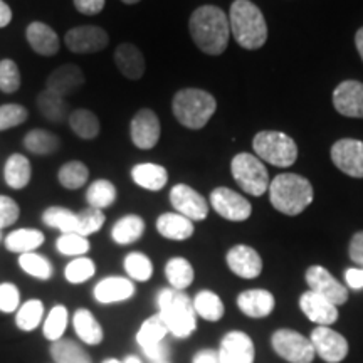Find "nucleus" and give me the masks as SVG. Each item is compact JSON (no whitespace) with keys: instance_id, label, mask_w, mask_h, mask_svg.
I'll use <instances>...</instances> for the list:
<instances>
[{"instance_id":"0eeeda50","label":"nucleus","mask_w":363,"mask_h":363,"mask_svg":"<svg viewBox=\"0 0 363 363\" xmlns=\"http://www.w3.org/2000/svg\"><path fill=\"white\" fill-rule=\"evenodd\" d=\"M235 184L252 197H261L269 189V175L262 160L251 153H238L230 162Z\"/></svg>"},{"instance_id":"de8ad7c7","label":"nucleus","mask_w":363,"mask_h":363,"mask_svg":"<svg viewBox=\"0 0 363 363\" xmlns=\"http://www.w3.org/2000/svg\"><path fill=\"white\" fill-rule=\"evenodd\" d=\"M21 88V71L12 59L0 61V91L12 94Z\"/></svg>"},{"instance_id":"79ce46f5","label":"nucleus","mask_w":363,"mask_h":363,"mask_svg":"<svg viewBox=\"0 0 363 363\" xmlns=\"http://www.w3.org/2000/svg\"><path fill=\"white\" fill-rule=\"evenodd\" d=\"M19 266L22 267V271L27 272L29 276H33V278L45 281L52 276L51 262L45 259L44 256H40V254H35V252L21 254Z\"/></svg>"},{"instance_id":"cd10ccee","label":"nucleus","mask_w":363,"mask_h":363,"mask_svg":"<svg viewBox=\"0 0 363 363\" xmlns=\"http://www.w3.org/2000/svg\"><path fill=\"white\" fill-rule=\"evenodd\" d=\"M30 175H33V170H30L29 158L21 155V153H13L7 158L6 167H4V179H6L9 187L16 190L27 187L30 182Z\"/></svg>"},{"instance_id":"bf43d9fd","label":"nucleus","mask_w":363,"mask_h":363,"mask_svg":"<svg viewBox=\"0 0 363 363\" xmlns=\"http://www.w3.org/2000/svg\"><path fill=\"white\" fill-rule=\"evenodd\" d=\"M355 45H357V51L358 54H360L362 61H363V27H360V29L357 30L355 34Z\"/></svg>"},{"instance_id":"5701e85b","label":"nucleus","mask_w":363,"mask_h":363,"mask_svg":"<svg viewBox=\"0 0 363 363\" xmlns=\"http://www.w3.org/2000/svg\"><path fill=\"white\" fill-rule=\"evenodd\" d=\"M115 65L126 79L138 81L145 74V57L135 44H120L115 51Z\"/></svg>"},{"instance_id":"052dcab7","label":"nucleus","mask_w":363,"mask_h":363,"mask_svg":"<svg viewBox=\"0 0 363 363\" xmlns=\"http://www.w3.org/2000/svg\"><path fill=\"white\" fill-rule=\"evenodd\" d=\"M123 363H142V360H140L138 357L130 355V357H126V358H125V362H123Z\"/></svg>"},{"instance_id":"7ed1b4c3","label":"nucleus","mask_w":363,"mask_h":363,"mask_svg":"<svg viewBox=\"0 0 363 363\" xmlns=\"http://www.w3.org/2000/svg\"><path fill=\"white\" fill-rule=\"evenodd\" d=\"M272 207L284 216H299L313 202V185L305 177L281 174L269 184Z\"/></svg>"},{"instance_id":"2f4dec72","label":"nucleus","mask_w":363,"mask_h":363,"mask_svg":"<svg viewBox=\"0 0 363 363\" xmlns=\"http://www.w3.org/2000/svg\"><path fill=\"white\" fill-rule=\"evenodd\" d=\"M72 323H74V330L76 333H78V337L83 340L86 345H99L103 342V328L91 311L78 310L74 313Z\"/></svg>"},{"instance_id":"473e14b6","label":"nucleus","mask_w":363,"mask_h":363,"mask_svg":"<svg viewBox=\"0 0 363 363\" xmlns=\"http://www.w3.org/2000/svg\"><path fill=\"white\" fill-rule=\"evenodd\" d=\"M38 108L43 113V116L52 123H62L67 116V103L65 98L57 96L52 91L44 89L38 96Z\"/></svg>"},{"instance_id":"2eb2a0df","label":"nucleus","mask_w":363,"mask_h":363,"mask_svg":"<svg viewBox=\"0 0 363 363\" xmlns=\"http://www.w3.org/2000/svg\"><path fill=\"white\" fill-rule=\"evenodd\" d=\"M311 343L316 355L328 363H340L348 355V342L338 331L328 326H318L311 333Z\"/></svg>"},{"instance_id":"69168bd1","label":"nucleus","mask_w":363,"mask_h":363,"mask_svg":"<svg viewBox=\"0 0 363 363\" xmlns=\"http://www.w3.org/2000/svg\"><path fill=\"white\" fill-rule=\"evenodd\" d=\"M0 239H2V234H0Z\"/></svg>"},{"instance_id":"39448f33","label":"nucleus","mask_w":363,"mask_h":363,"mask_svg":"<svg viewBox=\"0 0 363 363\" xmlns=\"http://www.w3.org/2000/svg\"><path fill=\"white\" fill-rule=\"evenodd\" d=\"M157 303L160 308L158 315L163 318L170 333H174L177 338H187L194 333L197 328V313L187 294L174 288H165L158 293Z\"/></svg>"},{"instance_id":"603ef678","label":"nucleus","mask_w":363,"mask_h":363,"mask_svg":"<svg viewBox=\"0 0 363 363\" xmlns=\"http://www.w3.org/2000/svg\"><path fill=\"white\" fill-rule=\"evenodd\" d=\"M21 216V208L13 199L7 197V195H0V230L4 227H9L16 224Z\"/></svg>"},{"instance_id":"58836bf2","label":"nucleus","mask_w":363,"mask_h":363,"mask_svg":"<svg viewBox=\"0 0 363 363\" xmlns=\"http://www.w3.org/2000/svg\"><path fill=\"white\" fill-rule=\"evenodd\" d=\"M194 310L207 321H219L224 316V303L212 291H201L194 299Z\"/></svg>"},{"instance_id":"f704fd0d","label":"nucleus","mask_w":363,"mask_h":363,"mask_svg":"<svg viewBox=\"0 0 363 363\" xmlns=\"http://www.w3.org/2000/svg\"><path fill=\"white\" fill-rule=\"evenodd\" d=\"M165 276L169 279L170 286L177 291H184L187 289L194 281V267L184 257H174L167 262Z\"/></svg>"},{"instance_id":"a878e982","label":"nucleus","mask_w":363,"mask_h":363,"mask_svg":"<svg viewBox=\"0 0 363 363\" xmlns=\"http://www.w3.org/2000/svg\"><path fill=\"white\" fill-rule=\"evenodd\" d=\"M131 179L138 187L158 192L169 182V172L165 167L157 165V163H138L131 170Z\"/></svg>"},{"instance_id":"72a5a7b5","label":"nucleus","mask_w":363,"mask_h":363,"mask_svg":"<svg viewBox=\"0 0 363 363\" xmlns=\"http://www.w3.org/2000/svg\"><path fill=\"white\" fill-rule=\"evenodd\" d=\"M67 120H69L71 130L83 140H94L99 135V131H101L98 116L89 110L72 111L67 116Z\"/></svg>"},{"instance_id":"c756f323","label":"nucleus","mask_w":363,"mask_h":363,"mask_svg":"<svg viewBox=\"0 0 363 363\" xmlns=\"http://www.w3.org/2000/svg\"><path fill=\"white\" fill-rule=\"evenodd\" d=\"M24 147L34 155H52L61 148V140L51 131L35 128L26 135Z\"/></svg>"},{"instance_id":"aec40b11","label":"nucleus","mask_w":363,"mask_h":363,"mask_svg":"<svg viewBox=\"0 0 363 363\" xmlns=\"http://www.w3.org/2000/svg\"><path fill=\"white\" fill-rule=\"evenodd\" d=\"M84 84V72L74 65H65L51 72L45 81V89L52 91L57 96L66 98L76 93Z\"/></svg>"},{"instance_id":"ea45409f","label":"nucleus","mask_w":363,"mask_h":363,"mask_svg":"<svg viewBox=\"0 0 363 363\" xmlns=\"http://www.w3.org/2000/svg\"><path fill=\"white\" fill-rule=\"evenodd\" d=\"M88 179H89L88 167H86L83 162H78V160L65 163V165L59 169V174H57L59 184H61L65 189H69V190L81 189L86 182H88Z\"/></svg>"},{"instance_id":"8fccbe9b","label":"nucleus","mask_w":363,"mask_h":363,"mask_svg":"<svg viewBox=\"0 0 363 363\" xmlns=\"http://www.w3.org/2000/svg\"><path fill=\"white\" fill-rule=\"evenodd\" d=\"M27 118H29V111L22 104H4V106H0V131L26 123Z\"/></svg>"},{"instance_id":"20e7f679","label":"nucleus","mask_w":363,"mask_h":363,"mask_svg":"<svg viewBox=\"0 0 363 363\" xmlns=\"http://www.w3.org/2000/svg\"><path fill=\"white\" fill-rule=\"evenodd\" d=\"M217 110V101L207 91L199 88L180 89L172 101V111L177 121L189 130H201Z\"/></svg>"},{"instance_id":"3c124183","label":"nucleus","mask_w":363,"mask_h":363,"mask_svg":"<svg viewBox=\"0 0 363 363\" xmlns=\"http://www.w3.org/2000/svg\"><path fill=\"white\" fill-rule=\"evenodd\" d=\"M21 294L16 284L2 283L0 284V311L12 313L19 308Z\"/></svg>"},{"instance_id":"9d476101","label":"nucleus","mask_w":363,"mask_h":363,"mask_svg":"<svg viewBox=\"0 0 363 363\" xmlns=\"http://www.w3.org/2000/svg\"><path fill=\"white\" fill-rule=\"evenodd\" d=\"M211 206L220 217L233 222L247 220L252 214V206L247 199L227 187H217L211 194Z\"/></svg>"},{"instance_id":"f3484780","label":"nucleus","mask_w":363,"mask_h":363,"mask_svg":"<svg viewBox=\"0 0 363 363\" xmlns=\"http://www.w3.org/2000/svg\"><path fill=\"white\" fill-rule=\"evenodd\" d=\"M333 106L340 115L348 118H363V83L343 81L333 91Z\"/></svg>"},{"instance_id":"c85d7f7f","label":"nucleus","mask_w":363,"mask_h":363,"mask_svg":"<svg viewBox=\"0 0 363 363\" xmlns=\"http://www.w3.org/2000/svg\"><path fill=\"white\" fill-rule=\"evenodd\" d=\"M145 233V222L140 216L130 214L121 217L120 220L113 225L111 238L116 244H121V246H126V244H133L142 238Z\"/></svg>"},{"instance_id":"412c9836","label":"nucleus","mask_w":363,"mask_h":363,"mask_svg":"<svg viewBox=\"0 0 363 363\" xmlns=\"http://www.w3.org/2000/svg\"><path fill=\"white\" fill-rule=\"evenodd\" d=\"M299 308L305 315L320 326H330L338 320V308L320 294L306 291L299 298Z\"/></svg>"},{"instance_id":"a19ab883","label":"nucleus","mask_w":363,"mask_h":363,"mask_svg":"<svg viewBox=\"0 0 363 363\" xmlns=\"http://www.w3.org/2000/svg\"><path fill=\"white\" fill-rule=\"evenodd\" d=\"M44 315V305L39 299H30V301L24 303L19 308L16 316V323L21 330L24 331H33L39 326L40 321H43Z\"/></svg>"},{"instance_id":"f8f14e48","label":"nucleus","mask_w":363,"mask_h":363,"mask_svg":"<svg viewBox=\"0 0 363 363\" xmlns=\"http://www.w3.org/2000/svg\"><path fill=\"white\" fill-rule=\"evenodd\" d=\"M65 43L74 54H94L101 52L110 44V38L106 30L98 26H79L67 30Z\"/></svg>"},{"instance_id":"b1692460","label":"nucleus","mask_w":363,"mask_h":363,"mask_svg":"<svg viewBox=\"0 0 363 363\" xmlns=\"http://www.w3.org/2000/svg\"><path fill=\"white\" fill-rule=\"evenodd\" d=\"M135 294V284L126 278H104L99 281L94 288V298L101 305H110V303H118L130 299Z\"/></svg>"},{"instance_id":"c9c22d12","label":"nucleus","mask_w":363,"mask_h":363,"mask_svg":"<svg viewBox=\"0 0 363 363\" xmlns=\"http://www.w3.org/2000/svg\"><path fill=\"white\" fill-rule=\"evenodd\" d=\"M54 363H93L84 348L72 340H57L51 347Z\"/></svg>"},{"instance_id":"0e129e2a","label":"nucleus","mask_w":363,"mask_h":363,"mask_svg":"<svg viewBox=\"0 0 363 363\" xmlns=\"http://www.w3.org/2000/svg\"><path fill=\"white\" fill-rule=\"evenodd\" d=\"M157 363H165V362H157Z\"/></svg>"},{"instance_id":"dca6fc26","label":"nucleus","mask_w":363,"mask_h":363,"mask_svg":"<svg viewBox=\"0 0 363 363\" xmlns=\"http://www.w3.org/2000/svg\"><path fill=\"white\" fill-rule=\"evenodd\" d=\"M160 120L152 110H140L130 123L131 142L140 150H152L160 140Z\"/></svg>"},{"instance_id":"e433bc0d","label":"nucleus","mask_w":363,"mask_h":363,"mask_svg":"<svg viewBox=\"0 0 363 363\" xmlns=\"http://www.w3.org/2000/svg\"><path fill=\"white\" fill-rule=\"evenodd\" d=\"M43 222L48 227L59 229L62 234L78 233V214L66 207H49L43 214Z\"/></svg>"},{"instance_id":"f03ea898","label":"nucleus","mask_w":363,"mask_h":363,"mask_svg":"<svg viewBox=\"0 0 363 363\" xmlns=\"http://www.w3.org/2000/svg\"><path fill=\"white\" fill-rule=\"evenodd\" d=\"M230 34L242 49L256 51L267 40V24L261 9L251 0H234L229 12Z\"/></svg>"},{"instance_id":"bb28decb","label":"nucleus","mask_w":363,"mask_h":363,"mask_svg":"<svg viewBox=\"0 0 363 363\" xmlns=\"http://www.w3.org/2000/svg\"><path fill=\"white\" fill-rule=\"evenodd\" d=\"M157 230L165 239L185 240L194 234V224L187 217L177 212H167L157 219Z\"/></svg>"},{"instance_id":"1a4fd4ad","label":"nucleus","mask_w":363,"mask_h":363,"mask_svg":"<svg viewBox=\"0 0 363 363\" xmlns=\"http://www.w3.org/2000/svg\"><path fill=\"white\" fill-rule=\"evenodd\" d=\"M167 333H170V331L167 328L163 318L160 315H153L147 321H143L142 328L136 335V342L142 347L145 355L152 358L155 363L165 362L167 348L163 347V338L167 337Z\"/></svg>"},{"instance_id":"7c9ffc66","label":"nucleus","mask_w":363,"mask_h":363,"mask_svg":"<svg viewBox=\"0 0 363 363\" xmlns=\"http://www.w3.org/2000/svg\"><path fill=\"white\" fill-rule=\"evenodd\" d=\"M44 244V234L38 229H17L6 238V247L11 252L27 254Z\"/></svg>"},{"instance_id":"6e6d98bb","label":"nucleus","mask_w":363,"mask_h":363,"mask_svg":"<svg viewBox=\"0 0 363 363\" xmlns=\"http://www.w3.org/2000/svg\"><path fill=\"white\" fill-rule=\"evenodd\" d=\"M345 281L352 289L363 288V269L362 267H350L345 271Z\"/></svg>"},{"instance_id":"393cba45","label":"nucleus","mask_w":363,"mask_h":363,"mask_svg":"<svg viewBox=\"0 0 363 363\" xmlns=\"http://www.w3.org/2000/svg\"><path fill=\"white\" fill-rule=\"evenodd\" d=\"M238 306L249 318H264L274 310V296L266 289H247L239 294Z\"/></svg>"},{"instance_id":"ddd939ff","label":"nucleus","mask_w":363,"mask_h":363,"mask_svg":"<svg viewBox=\"0 0 363 363\" xmlns=\"http://www.w3.org/2000/svg\"><path fill=\"white\" fill-rule=\"evenodd\" d=\"M306 283L310 286V291L328 299L331 305L340 306L347 303L348 289L335 279L323 266H311L306 271Z\"/></svg>"},{"instance_id":"4be33fe9","label":"nucleus","mask_w":363,"mask_h":363,"mask_svg":"<svg viewBox=\"0 0 363 363\" xmlns=\"http://www.w3.org/2000/svg\"><path fill=\"white\" fill-rule=\"evenodd\" d=\"M26 38L27 43L33 48V51L40 54V56L51 57L59 52L61 43H59L56 30L48 24H44V22H30L26 30Z\"/></svg>"},{"instance_id":"a18cd8bd","label":"nucleus","mask_w":363,"mask_h":363,"mask_svg":"<svg viewBox=\"0 0 363 363\" xmlns=\"http://www.w3.org/2000/svg\"><path fill=\"white\" fill-rule=\"evenodd\" d=\"M94 272H96V266L94 262L89 259V257H76L74 261H71L69 264L66 266L65 269V276L66 279L72 284H79L88 281L89 278H93Z\"/></svg>"},{"instance_id":"c03bdc74","label":"nucleus","mask_w":363,"mask_h":363,"mask_svg":"<svg viewBox=\"0 0 363 363\" xmlns=\"http://www.w3.org/2000/svg\"><path fill=\"white\" fill-rule=\"evenodd\" d=\"M125 271L135 281H148L153 274V264L142 252H130L125 257Z\"/></svg>"},{"instance_id":"49530a36","label":"nucleus","mask_w":363,"mask_h":363,"mask_svg":"<svg viewBox=\"0 0 363 363\" xmlns=\"http://www.w3.org/2000/svg\"><path fill=\"white\" fill-rule=\"evenodd\" d=\"M57 251L65 256H76L81 257L83 254L89 251V240L78 233L61 234V238L56 242Z\"/></svg>"},{"instance_id":"680f3d73","label":"nucleus","mask_w":363,"mask_h":363,"mask_svg":"<svg viewBox=\"0 0 363 363\" xmlns=\"http://www.w3.org/2000/svg\"><path fill=\"white\" fill-rule=\"evenodd\" d=\"M103 363H123V362H120V360H115V358H110V360H104Z\"/></svg>"},{"instance_id":"4d7b16f0","label":"nucleus","mask_w":363,"mask_h":363,"mask_svg":"<svg viewBox=\"0 0 363 363\" xmlns=\"http://www.w3.org/2000/svg\"><path fill=\"white\" fill-rule=\"evenodd\" d=\"M194 363H220L219 353L216 350H202L194 357Z\"/></svg>"},{"instance_id":"a211bd4d","label":"nucleus","mask_w":363,"mask_h":363,"mask_svg":"<svg viewBox=\"0 0 363 363\" xmlns=\"http://www.w3.org/2000/svg\"><path fill=\"white\" fill-rule=\"evenodd\" d=\"M217 353L220 363H252L254 343L251 337L242 331H230L222 338Z\"/></svg>"},{"instance_id":"f257e3e1","label":"nucleus","mask_w":363,"mask_h":363,"mask_svg":"<svg viewBox=\"0 0 363 363\" xmlns=\"http://www.w3.org/2000/svg\"><path fill=\"white\" fill-rule=\"evenodd\" d=\"M189 30L195 45L208 56H220L229 44V19L220 7L202 6L195 9L190 16Z\"/></svg>"},{"instance_id":"6e6552de","label":"nucleus","mask_w":363,"mask_h":363,"mask_svg":"<svg viewBox=\"0 0 363 363\" xmlns=\"http://www.w3.org/2000/svg\"><path fill=\"white\" fill-rule=\"evenodd\" d=\"M272 348L289 363H311L315 360V348L311 340L294 330H278L271 338Z\"/></svg>"},{"instance_id":"6ab92c4d","label":"nucleus","mask_w":363,"mask_h":363,"mask_svg":"<svg viewBox=\"0 0 363 363\" xmlns=\"http://www.w3.org/2000/svg\"><path fill=\"white\" fill-rule=\"evenodd\" d=\"M225 261L229 269L233 271L234 274H238L239 278L244 279L257 278L262 271V259L256 249L242 246V244L230 249V251L227 252Z\"/></svg>"},{"instance_id":"09e8293b","label":"nucleus","mask_w":363,"mask_h":363,"mask_svg":"<svg viewBox=\"0 0 363 363\" xmlns=\"http://www.w3.org/2000/svg\"><path fill=\"white\" fill-rule=\"evenodd\" d=\"M104 220H106V217H104L103 211L94 207L84 208L78 214V234L88 238V235L98 233L103 227Z\"/></svg>"},{"instance_id":"5fc2aeb1","label":"nucleus","mask_w":363,"mask_h":363,"mask_svg":"<svg viewBox=\"0 0 363 363\" xmlns=\"http://www.w3.org/2000/svg\"><path fill=\"white\" fill-rule=\"evenodd\" d=\"M74 7L84 16H96L103 11L104 0H74Z\"/></svg>"},{"instance_id":"e2e57ef3","label":"nucleus","mask_w":363,"mask_h":363,"mask_svg":"<svg viewBox=\"0 0 363 363\" xmlns=\"http://www.w3.org/2000/svg\"><path fill=\"white\" fill-rule=\"evenodd\" d=\"M121 2H125V4H130V6H131V4H136V2H140V0H121Z\"/></svg>"},{"instance_id":"13d9d810","label":"nucleus","mask_w":363,"mask_h":363,"mask_svg":"<svg viewBox=\"0 0 363 363\" xmlns=\"http://www.w3.org/2000/svg\"><path fill=\"white\" fill-rule=\"evenodd\" d=\"M12 21V9L4 0H0V29L7 27Z\"/></svg>"},{"instance_id":"423d86ee","label":"nucleus","mask_w":363,"mask_h":363,"mask_svg":"<svg viewBox=\"0 0 363 363\" xmlns=\"http://www.w3.org/2000/svg\"><path fill=\"white\" fill-rule=\"evenodd\" d=\"M252 148L259 160L281 169L291 167L298 158L296 142L283 131H259L254 136Z\"/></svg>"},{"instance_id":"864d4df0","label":"nucleus","mask_w":363,"mask_h":363,"mask_svg":"<svg viewBox=\"0 0 363 363\" xmlns=\"http://www.w3.org/2000/svg\"><path fill=\"white\" fill-rule=\"evenodd\" d=\"M348 252H350V259L363 269V230L353 235Z\"/></svg>"},{"instance_id":"4468645a","label":"nucleus","mask_w":363,"mask_h":363,"mask_svg":"<svg viewBox=\"0 0 363 363\" xmlns=\"http://www.w3.org/2000/svg\"><path fill=\"white\" fill-rule=\"evenodd\" d=\"M170 203L177 214L187 217L190 220H203L208 216V203L197 190L185 184L175 185L170 190Z\"/></svg>"},{"instance_id":"9b49d317","label":"nucleus","mask_w":363,"mask_h":363,"mask_svg":"<svg viewBox=\"0 0 363 363\" xmlns=\"http://www.w3.org/2000/svg\"><path fill=\"white\" fill-rule=\"evenodd\" d=\"M331 162L345 175L363 179V142L353 138L338 140L331 147Z\"/></svg>"},{"instance_id":"4c0bfd02","label":"nucleus","mask_w":363,"mask_h":363,"mask_svg":"<svg viewBox=\"0 0 363 363\" xmlns=\"http://www.w3.org/2000/svg\"><path fill=\"white\" fill-rule=\"evenodd\" d=\"M118 197L116 187L111 184L110 180H96L88 187V192H86V201H88L89 207L99 208V211H104V208L111 207L115 203Z\"/></svg>"},{"instance_id":"37998d69","label":"nucleus","mask_w":363,"mask_h":363,"mask_svg":"<svg viewBox=\"0 0 363 363\" xmlns=\"http://www.w3.org/2000/svg\"><path fill=\"white\" fill-rule=\"evenodd\" d=\"M66 326H67V310L61 305L54 306L44 321V328H43L44 337L51 340L52 343L57 342V340L62 338V333H65Z\"/></svg>"}]
</instances>
